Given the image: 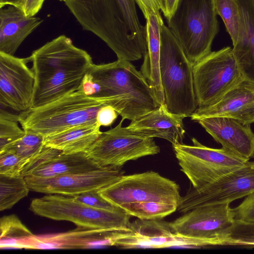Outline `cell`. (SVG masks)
Masks as SVG:
<instances>
[{
	"label": "cell",
	"mask_w": 254,
	"mask_h": 254,
	"mask_svg": "<svg viewBox=\"0 0 254 254\" xmlns=\"http://www.w3.org/2000/svg\"><path fill=\"white\" fill-rule=\"evenodd\" d=\"M235 221L254 223V192L247 195L237 207L232 208Z\"/></svg>",
	"instance_id": "e575fe53"
},
{
	"label": "cell",
	"mask_w": 254,
	"mask_h": 254,
	"mask_svg": "<svg viewBox=\"0 0 254 254\" xmlns=\"http://www.w3.org/2000/svg\"><path fill=\"white\" fill-rule=\"evenodd\" d=\"M100 127L97 123L73 127L44 137V144L65 154L86 152L102 134Z\"/></svg>",
	"instance_id": "cb8c5ba5"
},
{
	"label": "cell",
	"mask_w": 254,
	"mask_h": 254,
	"mask_svg": "<svg viewBox=\"0 0 254 254\" xmlns=\"http://www.w3.org/2000/svg\"><path fill=\"white\" fill-rule=\"evenodd\" d=\"M229 203L197 207L170 222L173 231L181 236L209 241L220 246V238L234 223Z\"/></svg>",
	"instance_id": "5bb4252c"
},
{
	"label": "cell",
	"mask_w": 254,
	"mask_h": 254,
	"mask_svg": "<svg viewBox=\"0 0 254 254\" xmlns=\"http://www.w3.org/2000/svg\"><path fill=\"white\" fill-rule=\"evenodd\" d=\"M100 167L86 152H62L32 170L28 176L49 178L97 170Z\"/></svg>",
	"instance_id": "d4e9b609"
},
{
	"label": "cell",
	"mask_w": 254,
	"mask_h": 254,
	"mask_svg": "<svg viewBox=\"0 0 254 254\" xmlns=\"http://www.w3.org/2000/svg\"><path fill=\"white\" fill-rule=\"evenodd\" d=\"M132 234L120 239L116 246L122 249L163 248L174 246L191 247L190 238L175 233L170 222L155 220H137L130 222Z\"/></svg>",
	"instance_id": "e0dca14e"
},
{
	"label": "cell",
	"mask_w": 254,
	"mask_h": 254,
	"mask_svg": "<svg viewBox=\"0 0 254 254\" xmlns=\"http://www.w3.org/2000/svg\"><path fill=\"white\" fill-rule=\"evenodd\" d=\"M0 247H25L34 236L15 215L4 216L0 220Z\"/></svg>",
	"instance_id": "484cf974"
},
{
	"label": "cell",
	"mask_w": 254,
	"mask_h": 254,
	"mask_svg": "<svg viewBox=\"0 0 254 254\" xmlns=\"http://www.w3.org/2000/svg\"><path fill=\"white\" fill-rule=\"evenodd\" d=\"M193 75L198 107L213 104L245 80L229 46L211 52L194 64Z\"/></svg>",
	"instance_id": "ba28073f"
},
{
	"label": "cell",
	"mask_w": 254,
	"mask_h": 254,
	"mask_svg": "<svg viewBox=\"0 0 254 254\" xmlns=\"http://www.w3.org/2000/svg\"><path fill=\"white\" fill-rule=\"evenodd\" d=\"M191 140L192 145L182 143L172 146L181 170L194 189L210 183L249 161L223 148L205 146L194 137Z\"/></svg>",
	"instance_id": "9c48e42d"
},
{
	"label": "cell",
	"mask_w": 254,
	"mask_h": 254,
	"mask_svg": "<svg viewBox=\"0 0 254 254\" xmlns=\"http://www.w3.org/2000/svg\"><path fill=\"white\" fill-rule=\"evenodd\" d=\"M237 1L240 26L233 53L245 79L254 84V2L253 0Z\"/></svg>",
	"instance_id": "7402d4cb"
},
{
	"label": "cell",
	"mask_w": 254,
	"mask_h": 254,
	"mask_svg": "<svg viewBox=\"0 0 254 254\" xmlns=\"http://www.w3.org/2000/svg\"><path fill=\"white\" fill-rule=\"evenodd\" d=\"M196 122L223 148L247 161L254 157V133L250 125L224 117H205Z\"/></svg>",
	"instance_id": "2e32d148"
},
{
	"label": "cell",
	"mask_w": 254,
	"mask_h": 254,
	"mask_svg": "<svg viewBox=\"0 0 254 254\" xmlns=\"http://www.w3.org/2000/svg\"><path fill=\"white\" fill-rule=\"evenodd\" d=\"M19 116L0 111V150L22 137L25 130L20 128L18 123Z\"/></svg>",
	"instance_id": "1f68e13d"
},
{
	"label": "cell",
	"mask_w": 254,
	"mask_h": 254,
	"mask_svg": "<svg viewBox=\"0 0 254 254\" xmlns=\"http://www.w3.org/2000/svg\"><path fill=\"white\" fill-rule=\"evenodd\" d=\"M33 158H23L9 151H1L0 174L11 177H24Z\"/></svg>",
	"instance_id": "d6a6232c"
},
{
	"label": "cell",
	"mask_w": 254,
	"mask_h": 254,
	"mask_svg": "<svg viewBox=\"0 0 254 254\" xmlns=\"http://www.w3.org/2000/svg\"><path fill=\"white\" fill-rule=\"evenodd\" d=\"M60 1H64L65 0H60Z\"/></svg>",
	"instance_id": "60d3db41"
},
{
	"label": "cell",
	"mask_w": 254,
	"mask_h": 254,
	"mask_svg": "<svg viewBox=\"0 0 254 254\" xmlns=\"http://www.w3.org/2000/svg\"><path fill=\"white\" fill-rule=\"evenodd\" d=\"M221 246L254 248V223L235 221L220 238Z\"/></svg>",
	"instance_id": "f546056e"
},
{
	"label": "cell",
	"mask_w": 254,
	"mask_h": 254,
	"mask_svg": "<svg viewBox=\"0 0 254 254\" xmlns=\"http://www.w3.org/2000/svg\"><path fill=\"white\" fill-rule=\"evenodd\" d=\"M124 174L122 168L103 167L49 178L27 176L24 179L31 190L72 196L86 192L98 191L118 181Z\"/></svg>",
	"instance_id": "4fadbf2b"
},
{
	"label": "cell",
	"mask_w": 254,
	"mask_h": 254,
	"mask_svg": "<svg viewBox=\"0 0 254 254\" xmlns=\"http://www.w3.org/2000/svg\"><path fill=\"white\" fill-rule=\"evenodd\" d=\"M43 21L35 16H26L21 9L14 6L0 8V52L14 55Z\"/></svg>",
	"instance_id": "44dd1931"
},
{
	"label": "cell",
	"mask_w": 254,
	"mask_h": 254,
	"mask_svg": "<svg viewBox=\"0 0 254 254\" xmlns=\"http://www.w3.org/2000/svg\"><path fill=\"white\" fill-rule=\"evenodd\" d=\"M104 105L79 89L44 106L21 112L19 123L24 130L45 137L77 126L97 123V114Z\"/></svg>",
	"instance_id": "8992f818"
},
{
	"label": "cell",
	"mask_w": 254,
	"mask_h": 254,
	"mask_svg": "<svg viewBox=\"0 0 254 254\" xmlns=\"http://www.w3.org/2000/svg\"><path fill=\"white\" fill-rule=\"evenodd\" d=\"M185 116L171 113L163 104L143 116L131 121L132 131L150 137L166 139L172 145L183 143L185 134Z\"/></svg>",
	"instance_id": "ffe728a7"
},
{
	"label": "cell",
	"mask_w": 254,
	"mask_h": 254,
	"mask_svg": "<svg viewBox=\"0 0 254 254\" xmlns=\"http://www.w3.org/2000/svg\"><path fill=\"white\" fill-rule=\"evenodd\" d=\"M98 192L119 207L123 203L142 201L165 202L178 206L181 198L179 186L176 182L152 171L124 175Z\"/></svg>",
	"instance_id": "8fae6325"
},
{
	"label": "cell",
	"mask_w": 254,
	"mask_h": 254,
	"mask_svg": "<svg viewBox=\"0 0 254 254\" xmlns=\"http://www.w3.org/2000/svg\"><path fill=\"white\" fill-rule=\"evenodd\" d=\"M87 72L95 85L92 98L113 107L123 121L136 120L160 106L146 79L129 61L93 64Z\"/></svg>",
	"instance_id": "3957f363"
},
{
	"label": "cell",
	"mask_w": 254,
	"mask_h": 254,
	"mask_svg": "<svg viewBox=\"0 0 254 254\" xmlns=\"http://www.w3.org/2000/svg\"><path fill=\"white\" fill-rule=\"evenodd\" d=\"M24 130L25 134L22 137L0 150V152L11 151L27 159H32L38 154L45 146L44 137L31 130Z\"/></svg>",
	"instance_id": "4dcf8cb0"
},
{
	"label": "cell",
	"mask_w": 254,
	"mask_h": 254,
	"mask_svg": "<svg viewBox=\"0 0 254 254\" xmlns=\"http://www.w3.org/2000/svg\"><path fill=\"white\" fill-rule=\"evenodd\" d=\"M24 1V0H0V8L6 5H11L22 9Z\"/></svg>",
	"instance_id": "ab89813d"
},
{
	"label": "cell",
	"mask_w": 254,
	"mask_h": 254,
	"mask_svg": "<svg viewBox=\"0 0 254 254\" xmlns=\"http://www.w3.org/2000/svg\"><path fill=\"white\" fill-rule=\"evenodd\" d=\"M254 192V161L200 188L191 187L181 196L177 210L186 213L204 205L230 203Z\"/></svg>",
	"instance_id": "7c38bea8"
},
{
	"label": "cell",
	"mask_w": 254,
	"mask_h": 254,
	"mask_svg": "<svg viewBox=\"0 0 254 254\" xmlns=\"http://www.w3.org/2000/svg\"><path fill=\"white\" fill-rule=\"evenodd\" d=\"M130 216L141 220L161 219L177 210V205L156 201L123 203L119 206Z\"/></svg>",
	"instance_id": "4316f807"
},
{
	"label": "cell",
	"mask_w": 254,
	"mask_h": 254,
	"mask_svg": "<svg viewBox=\"0 0 254 254\" xmlns=\"http://www.w3.org/2000/svg\"><path fill=\"white\" fill-rule=\"evenodd\" d=\"M29 209L35 214L55 220L71 222L78 227L95 229H127L130 215L120 207L107 210L92 207L72 196L48 194L33 199Z\"/></svg>",
	"instance_id": "52a82bcc"
},
{
	"label": "cell",
	"mask_w": 254,
	"mask_h": 254,
	"mask_svg": "<svg viewBox=\"0 0 254 254\" xmlns=\"http://www.w3.org/2000/svg\"><path fill=\"white\" fill-rule=\"evenodd\" d=\"M146 19L147 51L140 71L152 88L158 104H165L160 72L161 14L151 13Z\"/></svg>",
	"instance_id": "603a6c76"
},
{
	"label": "cell",
	"mask_w": 254,
	"mask_h": 254,
	"mask_svg": "<svg viewBox=\"0 0 254 254\" xmlns=\"http://www.w3.org/2000/svg\"><path fill=\"white\" fill-rule=\"evenodd\" d=\"M82 28L103 41L118 60L142 59L147 51L146 25L140 22L136 0H65Z\"/></svg>",
	"instance_id": "6da1fadb"
},
{
	"label": "cell",
	"mask_w": 254,
	"mask_h": 254,
	"mask_svg": "<svg viewBox=\"0 0 254 254\" xmlns=\"http://www.w3.org/2000/svg\"><path fill=\"white\" fill-rule=\"evenodd\" d=\"M160 72L168 110L190 117L198 107L193 65L164 21L160 25Z\"/></svg>",
	"instance_id": "277c9868"
},
{
	"label": "cell",
	"mask_w": 254,
	"mask_h": 254,
	"mask_svg": "<svg viewBox=\"0 0 254 254\" xmlns=\"http://www.w3.org/2000/svg\"><path fill=\"white\" fill-rule=\"evenodd\" d=\"M30 56L20 58L0 52V103L18 112L31 109L35 75L27 65Z\"/></svg>",
	"instance_id": "9a60e30c"
},
{
	"label": "cell",
	"mask_w": 254,
	"mask_h": 254,
	"mask_svg": "<svg viewBox=\"0 0 254 254\" xmlns=\"http://www.w3.org/2000/svg\"></svg>",
	"instance_id": "b9f144b4"
},
{
	"label": "cell",
	"mask_w": 254,
	"mask_h": 254,
	"mask_svg": "<svg viewBox=\"0 0 254 254\" xmlns=\"http://www.w3.org/2000/svg\"><path fill=\"white\" fill-rule=\"evenodd\" d=\"M130 228L95 229L78 227L74 230L44 237H35L37 249L87 248L116 246L118 240L131 234Z\"/></svg>",
	"instance_id": "d6986e66"
},
{
	"label": "cell",
	"mask_w": 254,
	"mask_h": 254,
	"mask_svg": "<svg viewBox=\"0 0 254 254\" xmlns=\"http://www.w3.org/2000/svg\"><path fill=\"white\" fill-rule=\"evenodd\" d=\"M213 0H179L168 27L193 65L211 52L219 24Z\"/></svg>",
	"instance_id": "5b68a950"
},
{
	"label": "cell",
	"mask_w": 254,
	"mask_h": 254,
	"mask_svg": "<svg viewBox=\"0 0 254 254\" xmlns=\"http://www.w3.org/2000/svg\"><path fill=\"white\" fill-rule=\"evenodd\" d=\"M30 190L24 177L0 174V210L11 208L27 196Z\"/></svg>",
	"instance_id": "83f0119b"
},
{
	"label": "cell",
	"mask_w": 254,
	"mask_h": 254,
	"mask_svg": "<svg viewBox=\"0 0 254 254\" xmlns=\"http://www.w3.org/2000/svg\"><path fill=\"white\" fill-rule=\"evenodd\" d=\"M98 191L86 192L72 197L78 202L97 209L114 210L120 208L103 198Z\"/></svg>",
	"instance_id": "836d02e7"
},
{
	"label": "cell",
	"mask_w": 254,
	"mask_h": 254,
	"mask_svg": "<svg viewBox=\"0 0 254 254\" xmlns=\"http://www.w3.org/2000/svg\"><path fill=\"white\" fill-rule=\"evenodd\" d=\"M136 2L145 19L151 13L161 14L160 0H136Z\"/></svg>",
	"instance_id": "8d00e7d4"
},
{
	"label": "cell",
	"mask_w": 254,
	"mask_h": 254,
	"mask_svg": "<svg viewBox=\"0 0 254 254\" xmlns=\"http://www.w3.org/2000/svg\"><path fill=\"white\" fill-rule=\"evenodd\" d=\"M119 115L113 107L104 105L97 114L96 123L100 127H109L114 123Z\"/></svg>",
	"instance_id": "d590c367"
},
{
	"label": "cell",
	"mask_w": 254,
	"mask_h": 254,
	"mask_svg": "<svg viewBox=\"0 0 254 254\" xmlns=\"http://www.w3.org/2000/svg\"><path fill=\"white\" fill-rule=\"evenodd\" d=\"M179 0H160L161 12L169 19L173 14Z\"/></svg>",
	"instance_id": "f35d334b"
},
{
	"label": "cell",
	"mask_w": 254,
	"mask_h": 254,
	"mask_svg": "<svg viewBox=\"0 0 254 254\" xmlns=\"http://www.w3.org/2000/svg\"><path fill=\"white\" fill-rule=\"evenodd\" d=\"M35 83L31 109L79 90L93 64L91 56L64 35L47 42L30 56Z\"/></svg>",
	"instance_id": "7a4b0ae2"
},
{
	"label": "cell",
	"mask_w": 254,
	"mask_h": 254,
	"mask_svg": "<svg viewBox=\"0 0 254 254\" xmlns=\"http://www.w3.org/2000/svg\"><path fill=\"white\" fill-rule=\"evenodd\" d=\"M209 117H224L245 125L254 123V84L244 80L210 106L197 107L190 116L192 121Z\"/></svg>",
	"instance_id": "ac0fdd59"
},
{
	"label": "cell",
	"mask_w": 254,
	"mask_h": 254,
	"mask_svg": "<svg viewBox=\"0 0 254 254\" xmlns=\"http://www.w3.org/2000/svg\"><path fill=\"white\" fill-rule=\"evenodd\" d=\"M121 120L115 127L102 132L86 152L101 167L122 168L130 160L160 152L153 137L145 136L123 127Z\"/></svg>",
	"instance_id": "30bf717a"
},
{
	"label": "cell",
	"mask_w": 254,
	"mask_h": 254,
	"mask_svg": "<svg viewBox=\"0 0 254 254\" xmlns=\"http://www.w3.org/2000/svg\"><path fill=\"white\" fill-rule=\"evenodd\" d=\"M215 11L222 19L233 45L238 39L240 26V13L237 0H213Z\"/></svg>",
	"instance_id": "f1b7e54d"
},
{
	"label": "cell",
	"mask_w": 254,
	"mask_h": 254,
	"mask_svg": "<svg viewBox=\"0 0 254 254\" xmlns=\"http://www.w3.org/2000/svg\"><path fill=\"white\" fill-rule=\"evenodd\" d=\"M45 0H24L22 10L27 16H34L41 9Z\"/></svg>",
	"instance_id": "74e56055"
}]
</instances>
